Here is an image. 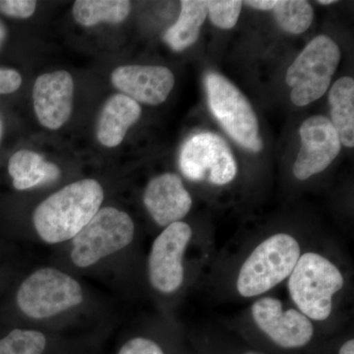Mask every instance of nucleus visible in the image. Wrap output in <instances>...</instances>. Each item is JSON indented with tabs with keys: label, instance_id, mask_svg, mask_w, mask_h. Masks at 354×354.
I'll return each mask as SVG.
<instances>
[{
	"label": "nucleus",
	"instance_id": "f257e3e1",
	"mask_svg": "<svg viewBox=\"0 0 354 354\" xmlns=\"http://www.w3.org/2000/svg\"><path fill=\"white\" fill-rule=\"evenodd\" d=\"M104 190L95 179H83L53 193L37 207L32 216L39 236L46 243L73 239L94 218Z\"/></svg>",
	"mask_w": 354,
	"mask_h": 354
},
{
	"label": "nucleus",
	"instance_id": "f03ea898",
	"mask_svg": "<svg viewBox=\"0 0 354 354\" xmlns=\"http://www.w3.org/2000/svg\"><path fill=\"white\" fill-rule=\"evenodd\" d=\"M339 268L318 253L300 256L288 281L293 302L305 316L327 320L333 310V297L344 288Z\"/></svg>",
	"mask_w": 354,
	"mask_h": 354
},
{
	"label": "nucleus",
	"instance_id": "7ed1b4c3",
	"mask_svg": "<svg viewBox=\"0 0 354 354\" xmlns=\"http://www.w3.org/2000/svg\"><path fill=\"white\" fill-rule=\"evenodd\" d=\"M299 243L288 234H277L261 242L242 265L236 288L243 297H259L290 276L298 259Z\"/></svg>",
	"mask_w": 354,
	"mask_h": 354
},
{
	"label": "nucleus",
	"instance_id": "20e7f679",
	"mask_svg": "<svg viewBox=\"0 0 354 354\" xmlns=\"http://www.w3.org/2000/svg\"><path fill=\"white\" fill-rule=\"evenodd\" d=\"M341 57L337 44L325 35L305 46L286 71V84L292 88L290 97L295 106H307L326 94Z\"/></svg>",
	"mask_w": 354,
	"mask_h": 354
},
{
	"label": "nucleus",
	"instance_id": "39448f33",
	"mask_svg": "<svg viewBox=\"0 0 354 354\" xmlns=\"http://www.w3.org/2000/svg\"><path fill=\"white\" fill-rule=\"evenodd\" d=\"M204 83L209 108L225 132L247 150L260 152L263 141L259 124L248 100L234 84L216 72L207 73Z\"/></svg>",
	"mask_w": 354,
	"mask_h": 354
},
{
	"label": "nucleus",
	"instance_id": "423d86ee",
	"mask_svg": "<svg viewBox=\"0 0 354 354\" xmlns=\"http://www.w3.org/2000/svg\"><path fill=\"white\" fill-rule=\"evenodd\" d=\"M82 301V288L78 281L53 268L32 272L23 281L17 292L21 311L34 319L50 318Z\"/></svg>",
	"mask_w": 354,
	"mask_h": 354
},
{
	"label": "nucleus",
	"instance_id": "0eeeda50",
	"mask_svg": "<svg viewBox=\"0 0 354 354\" xmlns=\"http://www.w3.org/2000/svg\"><path fill=\"white\" fill-rule=\"evenodd\" d=\"M134 232V223L125 212L113 207L100 209L74 237L71 259L77 267H90L129 245Z\"/></svg>",
	"mask_w": 354,
	"mask_h": 354
},
{
	"label": "nucleus",
	"instance_id": "6e6552de",
	"mask_svg": "<svg viewBox=\"0 0 354 354\" xmlns=\"http://www.w3.org/2000/svg\"><path fill=\"white\" fill-rule=\"evenodd\" d=\"M179 167L190 180L215 185L232 183L237 174L236 162L227 142L211 132L199 133L184 143Z\"/></svg>",
	"mask_w": 354,
	"mask_h": 354
},
{
	"label": "nucleus",
	"instance_id": "1a4fd4ad",
	"mask_svg": "<svg viewBox=\"0 0 354 354\" xmlns=\"http://www.w3.org/2000/svg\"><path fill=\"white\" fill-rule=\"evenodd\" d=\"M191 237L190 225L178 221L165 227L153 241L149 256V278L160 292L172 293L183 285V256Z\"/></svg>",
	"mask_w": 354,
	"mask_h": 354
},
{
	"label": "nucleus",
	"instance_id": "9d476101",
	"mask_svg": "<svg viewBox=\"0 0 354 354\" xmlns=\"http://www.w3.org/2000/svg\"><path fill=\"white\" fill-rule=\"evenodd\" d=\"M301 147L293 165V174L298 180L327 169L341 152L339 135L329 118L314 115L302 122L299 129Z\"/></svg>",
	"mask_w": 354,
	"mask_h": 354
},
{
	"label": "nucleus",
	"instance_id": "9b49d317",
	"mask_svg": "<svg viewBox=\"0 0 354 354\" xmlns=\"http://www.w3.org/2000/svg\"><path fill=\"white\" fill-rule=\"evenodd\" d=\"M252 316L260 330L281 348H304L313 337V324L308 317L298 310H283L277 298L257 300L252 306Z\"/></svg>",
	"mask_w": 354,
	"mask_h": 354
},
{
	"label": "nucleus",
	"instance_id": "f8f14e48",
	"mask_svg": "<svg viewBox=\"0 0 354 354\" xmlns=\"http://www.w3.org/2000/svg\"><path fill=\"white\" fill-rule=\"evenodd\" d=\"M73 97V78L68 72L60 70L39 75L32 88L39 123L48 129H59L71 115Z\"/></svg>",
	"mask_w": 354,
	"mask_h": 354
},
{
	"label": "nucleus",
	"instance_id": "ddd939ff",
	"mask_svg": "<svg viewBox=\"0 0 354 354\" xmlns=\"http://www.w3.org/2000/svg\"><path fill=\"white\" fill-rule=\"evenodd\" d=\"M111 82L133 101L158 106L171 94L176 80L171 70L165 66L124 65L114 70Z\"/></svg>",
	"mask_w": 354,
	"mask_h": 354
},
{
	"label": "nucleus",
	"instance_id": "4468645a",
	"mask_svg": "<svg viewBox=\"0 0 354 354\" xmlns=\"http://www.w3.org/2000/svg\"><path fill=\"white\" fill-rule=\"evenodd\" d=\"M143 200L153 220L165 227L185 218L193 204L180 177L174 174L153 178L147 185Z\"/></svg>",
	"mask_w": 354,
	"mask_h": 354
},
{
	"label": "nucleus",
	"instance_id": "2eb2a0df",
	"mask_svg": "<svg viewBox=\"0 0 354 354\" xmlns=\"http://www.w3.org/2000/svg\"><path fill=\"white\" fill-rule=\"evenodd\" d=\"M142 109L138 102L125 95L109 97L102 106L97 123V138L108 148L120 145L132 125L139 120Z\"/></svg>",
	"mask_w": 354,
	"mask_h": 354
},
{
	"label": "nucleus",
	"instance_id": "dca6fc26",
	"mask_svg": "<svg viewBox=\"0 0 354 354\" xmlns=\"http://www.w3.org/2000/svg\"><path fill=\"white\" fill-rule=\"evenodd\" d=\"M8 171L17 190H27L53 183L60 176L57 165L46 162L38 153L29 150L14 153L9 160Z\"/></svg>",
	"mask_w": 354,
	"mask_h": 354
},
{
	"label": "nucleus",
	"instance_id": "f3484780",
	"mask_svg": "<svg viewBox=\"0 0 354 354\" xmlns=\"http://www.w3.org/2000/svg\"><path fill=\"white\" fill-rule=\"evenodd\" d=\"M330 122L342 146H354V80L346 76L335 81L329 94Z\"/></svg>",
	"mask_w": 354,
	"mask_h": 354
},
{
	"label": "nucleus",
	"instance_id": "a211bd4d",
	"mask_svg": "<svg viewBox=\"0 0 354 354\" xmlns=\"http://www.w3.org/2000/svg\"><path fill=\"white\" fill-rule=\"evenodd\" d=\"M178 20L165 32L164 41L174 51H183L196 43L208 15L206 1H181Z\"/></svg>",
	"mask_w": 354,
	"mask_h": 354
},
{
	"label": "nucleus",
	"instance_id": "6ab92c4d",
	"mask_svg": "<svg viewBox=\"0 0 354 354\" xmlns=\"http://www.w3.org/2000/svg\"><path fill=\"white\" fill-rule=\"evenodd\" d=\"M131 10V2L127 0H77L73 16L79 24L92 27L100 23L120 24Z\"/></svg>",
	"mask_w": 354,
	"mask_h": 354
},
{
	"label": "nucleus",
	"instance_id": "aec40b11",
	"mask_svg": "<svg viewBox=\"0 0 354 354\" xmlns=\"http://www.w3.org/2000/svg\"><path fill=\"white\" fill-rule=\"evenodd\" d=\"M272 11L279 28L290 34H302L313 22V7L304 0L277 1Z\"/></svg>",
	"mask_w": 354,
	"mask_h": 354
},
{
	"label": "nucleus",
	"instance_id": "412c9836",
	"mask_svg": "<svg viewBox=\"0 0 354 354\" xmlns=\"http://www.w3.org/2000/svg\"><path fill=\"white\" fill-rule=\"evenodd\" d=\"M46 346L43 333L15 329L0 339V354H43Z\"/></svg>",
	"mask_w": 354,
	"mask_h": 354
},
{
	"label": "nucleus",
	"instance_id": "4be33fe9",
	"mask_svg": "<svg viewBox=\"0 0 354 354\" xmlns=\"http://www.w3.org/2000/svg\"><path fill=\"white\" fill-rule=\"evenodd\" d=\"M242 1H206L209 19L216 27L230 30L241 15Z\"/></svg>",
	"mask_w": 354,
	"mask_h": 354
},
{
	"label": "nucleus",
	"instance_id": "5701e85b",
	"mask_svg": "<svg viewBox=\"0 0 354 354\" xmlns=\"http://www.w3.org/2000/svg\"><path fill=\"white\" fill-rule=\"evenodd\" d=\"M37 2L32 0H0V11L14 18L31 17L36 10Z\"/></svg>",
	"mask_w": 354,
	"mask_h": 354
},
{
	"label": "nucleus",
	"instance_id": "b1692460",
	"mask_svg": "<svg viewBox=\"0 0 354 354\" xmlns=\"http://www.w3.org/2000/svg\"><path fill=\"white\" fill-rule=\"evenodd\" d=\"M118 354H165V353L155 342L146 337H134L120 348Z\"/></svg>",
	"mask_w": 354,
	"mask_h": 354
},
{
	"label": "nucleus",
	"instance_id": "393cba45",
	"mask_svg": "<svg viewBox=\"0 0 354 354\" xmlns=\"http://www.w3.org/2000/svg\"><path fill=\"white\" fill-rule=\"evenodd\" d=\"M22 77L16 70L0 68V95L10 94L20 88Z\"/></svg>",
	"mask_w": 354,
	"mask_h": 354
},
{
	"label": "nucleus",
	"instance_id": "a878e982",
	"mask_svg": "<svg viewBox=\"0 0 354 354\" xmlns=\"http://www.w3.org/2000/svg\"><path fill=\"white\" fill-rule=\"evenodd\" d=\"M244 4L247 6L252 7V8L258 9V10L269 11L272 10L274 7L276 6L277 1L274 0H254V1H244Z\"/></svg>",
	"mask_w": 354,
	"mask_h": 354
},
{
	"label": "nucleus",
	"instance_id": "bb28decb",
	"mask_svg": "<svg viewBox=\"0 0 354 354\" xmlns=\"http://www.w3.org/2000/svg\"><path fill=\"white\" fill-rule=\"evenodd\" d=\"M339 354H354V339H348L339 348Z\"/></svg>",
	"mask_w": 354,
	"mask_h": 354
},
{
	"label": "nucleus",
	"instance_id": "cd10ccee",
	"mask_svg": "<svg viewBox=\"0 0 354 354\" xmlns=\"http://www.w3.org/2000/svg\"><path fill=\"white\" fill-rule=\"evenodd\" d=\"M6 26L0 21V48H1L2 44H3L4 41H6Z\"/></svg>",
	"mask_w": 354,
	"mask_h": 354
},
{
	"label": "nucleus",
	"instance_id": "c85d7f7f",
	"mask_svg": "<svg viewBox=\"0 0 354 354\" xmlns=\"http://www.w3.org/2000/svg\"><path fill=\"white\" fill-rule=\"evenodd\" d=\"M335 0H319L318 3L322 4V6H330V4L335 3Z\"/></svg>",
	"mask_w": 354,
	"mask_h": 354
},
{
	"label": "nucleus",
	"instance_id": "c756f323",
	"mask_svg": "<svg viewBox=\"0 0 354 354\" xmlns=\"http://www.w3.org/2000/svg\"><path fill=\"white\" fill-rule=\"evenodd\" d=\"M244 354H264V353H257V351H248V353H245Z\"/></svg>",
	"mask_w": 354,
	"mask_h": 354
},
{
	"label": "nucleus",
	"instance_id": "7c9ffc66",
	"mask_svg": "<svg viewBox=\"0 0 354 354\" xmlns=\"http://www.w3.org/2000/svg\"><path fill=\"white\" fill-rule=\"evenodd\" d=\"M1 133H2V127H1V122H0V137H1Z\"/></svg>",
	"mask_w": 354,
	"mask_h": 354
}]
</instances>
